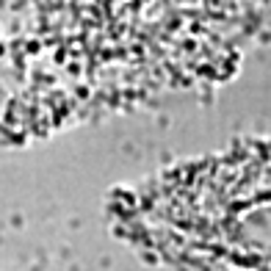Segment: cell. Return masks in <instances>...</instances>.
Masks as SVG:
<instances>
[{
    "label": "cell",
    "mask_w": 271,
    "mask_h": 271,
    "mask_svg": "<svg viewBox=\"0 0 271 271\" xmlns=\"http://www.w3.org/2000/svg\"><path fill=\"white\" fill-rule=\"evenodd\" d=\"M208 172L188 216H169L177 255L194 271H271V163L227 160Z\"/></svg>",
    "instance_id": "1"
}]
</instances>
